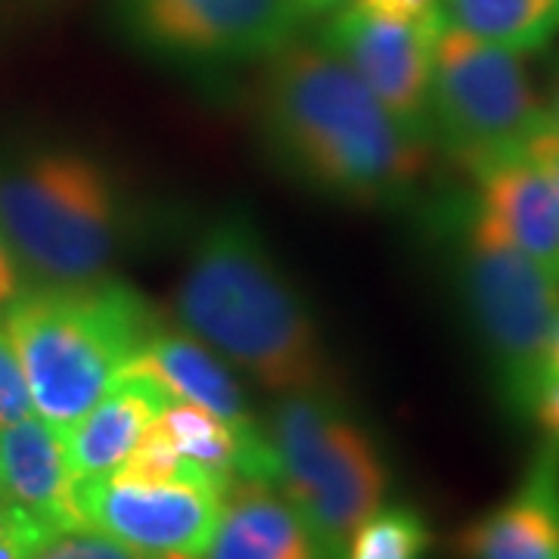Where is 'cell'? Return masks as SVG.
Here are the masks:
<instances>
[{
    "instance_id": "24",
    "label": "cell",
    "mask_w": 559,
    "mask_h": 559,
    "mask_svg": "<svg viewBox=\"0 0 559 559\" xmlns=\"http://www.w3.org/2000/svg\"><path fill=\"white\" fill-rule=\"evenodd\" d=\"M528 417H535V423L547 432V439L559 441V382H547L540 389Z\"/></svg>"
},
{
    "instance_id": "6",
    "label": "cell",
    "mask_w": 559,
    "mask_h": 559,
    "mask_svg": "<svg viewBox=\"0 0 559 559\" xmlns=\"http://www.w3.org/2000/svg\"><path fill=\"white\" fill-rule=\"evenodd\" d=\"M457 293L503 404L513 414H532L559 318V274L463 224Z\"/></svg>"
},
{
    "instance_id": "15",
    "label": "cell",
    "mask_w": 559,
    "mask_h": 559,
    "mask_svg": "<svg viewBox=\"0 0 559 559\" xmlns=\"http://www.w3.org/2000/svg\"><path fill=\"white\" fill-rule=\"evenodd\" d=\"M202 559H326V554L274 485L234 481Z\"/></svg>"
},
{
    "instance_id": "14",
    "label": "cell",
    "mask_w": 559,
    "mask_h": 559,
    "mask_svg": "<svg viewBox=\"0 0 559 559\" xmlns=\"http://www.w3.org/2000/svg\"><path fill=\"white\" fill-rule=\"evenodd\" d=\"M62 436L38 414L0 426V498L25 510L50 535L81 528Z\"/></svg>"
},
{
    "instance_id": "7",
    "label": "cell",
    "mask_w": 559,
    "mask_h": 559,
    "mask_svg": "<svg viewBox=\"0 0 559 559\" xmlns=\"http://www.w3.org/2000/svg\"><path fill=\"white\" fill-rule=\"evenodd\" d=\"M544 116L520 53L441 22L432 40L429 124L451 159L476 175L525 153Z\"/></svg>"
},
{
    "instance_id": "12",
    "label": "cell",
    "mask_w": 559,
    "mask_h": 559,
    "mask_svg": "<svg viewBox=\"0 0 559 559\" xmlns=\"http://www.w3.org/2000/svg\"><path fill=\"white\" fill-rule=\"evenodd\" d=\"M463 559H559V441L547 439L516 491L457 535Z\"/></svg>"
},
{
    "instance_id": "13",
    "label": "cell",
    "mask_w": 559,
    "mask_h": 559,
    "mask_svg": "<svg viewBox=\"0 0 559 559\" xmlns=\"http://www.w3.org/2000/svg\"><path fill=\"white\" fill-rule=\"evenodd\" d=\"M171 401V392L153 373L124 367L109 392L60 432L72 479H91L119 469Z\"/></svg>"
},
{
    "instance_id": "25",
    "label": "cell",
    "mask_w": 559,
    "mask_h": 559,
    "mask_svg": "<svg viewBox=\"0 0 559 559\" xmlns=\"http://www.w3.org/2000/svg\"><path fill=\"white\" fill-rule=\"evenodd\" d=\"M22 293V271L20 261L13 259V249L7 246L0 234V311Z\"/></svg>"
},
{
    "instance_id": "22",
    "label": "cell",
    "mask_w": 559,
    "mask_h": 559,
    "mask_svg": "<svg viewBox=\"0 0 559 559\" xmlns=\"http://www.w3.org/2000/svg\"><path fill=\"white\" fill-rule=\"evenodd\" d=\"M525 153L544 171V178L550 180L554 197L559 202V131L557 124L550 121V116H544V121L532 131V138L525 143Z\"/></svg>"
},
{
    "instance_id": "10",
    "label": "cell",
    "mask_w": 559,
    "mask_h": 559,
    "mask_svg": "<svg viewBox=\"0 0 559 559\" xmlns=\"http://www.w3.org/2000/svg\"><path fill=\"white\" fill-rule=\"evenodd\" d=\"M439 25V16L429 22H399L348 3L336 10L320 44L355 69V75L411 138L429 143V79Z\"/></svg>"
},
{
    "instance_id": "23",
    "label": "cell",
    "mask_w": 559,
    "mask_h": 559,
    "mask_svg": "<svg viewBox=\"0 0 559 559\" xmlns=\"http://www.w3.org/2000/svg\"><path fill=\"white\" fill-rule=\"evenodd\" d=\"M360 10H370L377 16L399 22H429L439 16L436 0H352Z\"/></svg>"
},
{
    "instance_id": "8",
    "label": "cell",
    "mask_w": 559,
    "mask_h": 559,
    "mask_svg": "<svg viewBox=\"0 0 559 559\" xmlns=\"http://www.w3.org/2000/svg\"><path fill=\"white\" fill-rule=\"evenodd\" d=\"M227 485L193 469L171 479L106 473L75 479L72 500L84 528L103 532L146 559H202L215 538Z\"/></svg>"
},
{
    "instance_id": "1",
    "label": "cell",
    "mask_w": 559,
    "mask_h": 559,
    "mask_svg": "<svg viewBox=\"0 0 559 559\" xmlns=\"http://www.w3.org/2000/svg\"><path fill=\"white\" fill-rule=\"evenodd\" d=\"M267 60L261 134L293 178L352 205H401L417 193L426 143L392 119L348 62L299 38Z\"/></svg>"
},
{
    "instance_id": "2",
    "label": "cell",
    "mask_w": 559,
    "mask_h": 559,
    "mask_svg": "<svg viewBox=\"0 0 559 559\" xmlns=\"http://www.w3.org/2000/svg\"><path fill=\"white\" fill-rule=\"evenodd\" d=\"M183 333L271 392H330V367L305 301L246 215L200 234L175 293Z\"/></svg>"
},
{
    "instance_id": "21",
    "label": "cell",
    "mask_w": 559,
    "mask_h": 559,
    "mask_svg": "<svg viewBox=\"0 0 559 559\" xmlns=\"http://www.w3.org/2000/svg\"><path fill=\"white\" fill-rule=\"evenodd\" d=\"M50 532L25 510L0 498V559H28Z\"/></svg>"
},
{
    "instance_id": "3",
    "label": "cell",
    "mask_w": 559,
    "mask_h": 559,
    "mask_svg": "<svg viewBox=\"0 0 559 559\" xmlns=\"http://www.w3.org/2000/svg\"><path fill=\"white\" fill-rule=\"evenodd\" d=\"M32 411L66 432L124 373L159 326L150 301L121 280L22 289L3 308Z\"/></svg>"
},
{
    "instance_id": "4",
    "label": "cell",
    "mask_w": 559,
    "mask_h": 559,
    "mask_svg": "<svg viewBox=\"0 0 559 559\" xmlns=\"http://www.w3.org/2000/svg\"><path fill=\"white\" fill-rule=\"evenodd\" d=\"M0 234L22 277L38 286H87L112 277L128 215L100 162L47 150L0 171Z\"/></svg>"
},
{
    "instance_id": "11",
    "label": "cell",
    "mask_w": 559,
    "mask_h": 559,
    "mask_svg": "<svg viewBox=\"0 0 559 559\" xmlns=\"http://www.w3.org/2000/svg\"><path fill=\"white\" fill-rule=\"evenodd\" d=\"M479 197L466 224L481 237L507 242L559 274V202L528 153L503 156L479 168Z\"/></svg>"
},
{
    "instance_id": "18",
    "label": "cell",
    "mask_w": 559,
    "mask_h": 559,
    "mask_svg": "<svg viewBox=\"0 0 559 559\" xmlns=\"http://www.w3.org/2000/svg\"><path fill=\"white\" fill-rule=\"evenodd\" d=\"M429 522L414 507H380L355 528L342 559H426Z\"/></svg>"
},
{
    "instance_id": "5",
    "label": "cell",
    "mask_w": 559,
    "mask_h": 559,
    "mask_svg": "<svg viewBox=\"0 0 559 559\" xmlns=\"http://www.w3.org/2000/svg\"><path fill=\"white\" fill-rule=\"evenodd\" d=\"M264 432L277 460L274 488L299 510L326 559H342L355 528L389 491L380 444L330 392L280 395Z\"/></svg>"
},
{
    "instance_id": "28",
    "label": "cell",
    "mask_w": 559,
    "mask_h": 559,
    "mask_svg": "<svg viewBox=\"0 0 559 559\" xmlns=\"http://www.w3.org/2000/svg\"><path fill=\"white\" fill-rule=\"evenodd\" d=\"M550 106H554V109H550L547 116H550V121L557 124V131H559V75H557V84H554V103H550Z\"/></svg>"
},
{
    "instance_id": "17",
    "label": "cell",
    "mask_w": 559,
    "mask_h": 559,
    "mask_svg": "<svg viewBox=\"0 0 559 559\" xmlns=\"http://www.w3.org/2000/svg\"><path fill=\"white\" fill-rule=\"evenodd\" d=\"M153 429L168 441V448L178 457L212 473L227 488H234L240 473V436L224 419L197 404L171 401L153 423Z\"/></svg>"
},
{
    "instance_id": "27",
    "label": "cell",
    "mask_w": 559,
    "mask_h": 559,
    "mask_svg": "<svg viewBox=\"0 0 559 559\" xmlns=\"http://www.w3.org/2000/svg\"><path fill=\"white\" fill-rule=\"evenodd\" d=\"M296 3L305 10V16H311V13H333V10L345 7L348 0H296Z\"/></svg>"
},
{
    "instance_id": "16",
    "label": "cell",
    "mask_w": 559,
    "mask_h": 559,
    "mask_svg": "<svg viewBox=\"0 0 559 559\" xmlns=\"http://www.w3.org/2000/svg\"><path fill=\"white\" fill-rule=\"evenodd\" d=\"M439 20L513 53H535L559 32V0H436Z\"/></svg>"
},
{
    "instance_id": "26",
    "label": "cell",
    "mask_w": 559,
    "mask_h": 559,
    "mask_svg": "<svg viewBox=\"0 0 559 559\" xmlns=\"http://www.w3.org/2000/svg\"><path fill=\"white\" fill-rule=\"evenodd\" d=\"M547 382H559V318L554 326V336L547 345V360H544V385Z\"/></svg>"
},
{
    "instance_id": "20",
    "label": "cell",
    "mask_w": 559,
    "mask_h": 559,
    "mask_svg": "<svg viewBox=\"0 0 559 559\" xmlns=\"http://www.w3.org/2000/svg\"><path fill=\"white\" fill-rule=\"evenodd\" d=\"M28 414H35L32 395H28L20 355L13 348L10 330H7L3 311H0V426H10V423L28 417Z\"/></svg>"
},
{
    "instance_id": "19",
    "label": "cell",
    "mask_w": 559,
    "mask_h": 559,
    "mask_svg": "<svg viewBox=\"0 0 559 559\" xmlns=\"http://www.w3.org/2000/svg\"><path fill=\"white\" fill-rule=\"evenodd\" d=\"M28 559H146L94 528H66L40 544Z\"/></svg>"
},
{
    "instance_id": "9",
    "label": "cell",
    "mask_w": 559,
    "mask_h": 559,
    "mask_svg": "<svg viewBox=\"0 0 559 559\" xmlns=\"http://www.w3.org/2000/svg\"><path fill=\"white\" fill-rule=\"evenodd\" d=\"M124 32L180 66H234L299 38L296 0H119Z\"/></svg>"
}]
</instances>
